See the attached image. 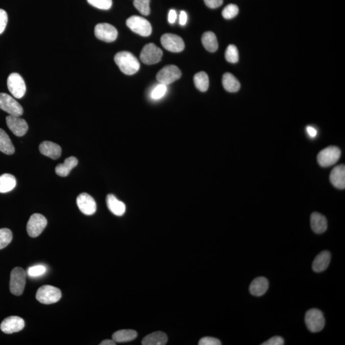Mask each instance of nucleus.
Here are the masks:
<instances>
[{"instance_id":"obj_14","label":"nucleus","mask_w":345,"mask_h":345,"mask_svg":"<svg viewBox=\"0 0 345 345\" xmlns=\"http://www.w3.org/2000/svg\"><path fill=\"white\" fill-rule=\"evenodd\" d=\"M79 209L83 214L86 215L94 214L97 210V205L95 200L90 195L83 192L77 198L76 200Z\"/></svg>"},{"instance_id":"obj_38","label":"nucleus","mask_w":345,"mask_h":345,"mask_svg":"<svg viewBox=\"0 0 345 345\" xmlns=\"http://www.w3.org/2000/svg\"><path fill=\"white\" fill-rule=\"evenodd\" d=\"M8 22V15L4 9H0V34H3Z\"/></svg>"},{"instance_id":"obj_6","label":"nucleus","mask_w":345,"mask_h":345,"mask_svg":"<svg viewBox=\"0 0 345 345\" xmlns=\"http://www.w3.org/2000/svg\"><path fill=\"white\" fill-rule=\"evenodd\" d=\"M305 323L308 329L312 332L321 331L325 326L324 314L318 309H311L306 312Z\"/></svg>"},{"instance_id":"obj_20","label":"nucleus","mask_w":345,"mask_h":345,"mask_svg":"<svg viewBox=\"0 0 345 345\" xmlns=\"http://www.w3.org/2000/svg\"><path fill=\"white\" fill-rule=\"evenodd\" d=\"M269 283L267 278L258 277L255 279L251 283L250 291L251 295L260 297L264 295L267 291Z\"/></svg>"},{"instance_id":"obj_33","label":"nucleus","mask_w":345,"mask_h":345,"mask_svg":"<svg viewBox=\"0 0 345 345\" xmlns=\"http://www.w3.org/2000/svg\"><path fill=\"white\" fill-rule=\"evenodd\" d=\"M151 0H134V6L143 16H149L151 13L150 8Z\"/></svg>"},{"instance_id":"obj_41","label":"nucleus","mask_w":345,"mask_h":345,"mask_svg":"<svg viewBox=\"0 0 345 345\" xmlns=\"http://www.w3.org/2000/svg\"><path fill=\"white\" fill-rule=\"evenodd\" d=\"M205 4L210 9H216L222 6L223 0H204Z\"/></svg>"},{"instance_id":"obj_23","label":"nucleus","mask_w":345,"mask_h":345,"mask_svg":"<svg viewBox=\"0 0 345 345\" xmlns=\"http://www.w3.org/2000/svg\"><path fill=\"white\" fill-rule=\"evenodd\" d=\"M78 160L75 157H70L65 160L63 164H59L55 168L58 176L65 177L69 175L71 170L77 166Z\"/></svg>"},{"instance_id":"obj_29","label":"nucleus","mask_w":345,"mask_h":345,"mask_svg":"<svg viewBox=\"0 0 345 345\" xmlns=\"http://www.w3.org/2000/svg\"><path fill=\"white\" fill-rule=\"evenodd\" d=\"M202 44L209 52L214 53L218 49V42L215 34L212 32L204 33L202 38Z\"/></svg>"},{"instance_id":"obj_45","label":"nucleus","mask_w":345,"mask_h":345,"mask_svg":"<svg viewBox=\"0 0 345 345\" xmlns=\"http://www.w3.org/2000/svg\"><path fill=\"white\" fill-rule=\"evenodd\" d=\"M101 345H115L116 342L113 339L104 340L100 343Z\"/></svg>"},{"instance_id":"obj_42","label":"nucleus","mask_w":345,"mask_h":345,"mask_svg":"<svg viewBox=\"0 0 345 345\" xmlns=\"http://www.w3.org/2000/svg\"><path fill=\"white\" fill-rule=\"evenodd\" d=\"M177 12L175 10H170L168 14V21L169 23L174 24L177 19Z\"/></svg>"},{"instance_id":"obj_32","label":"nucleus","mask_w":345,"mask_h":345,"mask_svg":"<svg viewBox=\"0 0 345 345\" xmlns=\"http://www.w3.org/2000/svg\"><path fill=\"white\" fill-rule=\"evenodd\" d=\"M225 58L228 62L236 63L239 60V55L237 47L235 45H228L225 52Z\"/></svg>"},{"instance_id":"obj_19","label":"nucleus","mask_w":345,"mask_h":345,"mask_svg":"<svg viewBox=\"0 0 345 345\" xmlns=\"http://www.w3.org/2000/svg\"><path fill=\"white\" fill-rule=\"evenodd\" d=\"M330 181L331 184L339 189L345 188V166L341 164L335 167L330 175Z\"/></svg>"},{"instance_id":"obj_5","label":"nucleus","mask_w":345,"mask_h":345,"mask_svg":"<svg viewBox=\"0 0 345 345\" xmlns=\"http://www.w3.org/2000/svg\"><path fill=\"white\" fill-rule=\"evenodd\" d=\"M7 87L11 94L16 98L24 97L27 91L23 78L18 73H12L7 79Z\"/></svg>"},{"instance_id":"obj_24","label":"nucleus","mask_w":345,"mask_h":345,"mask_svg":"<svg viewBox=\"0 0 345 345\" xmlns=\"http://www.w3.org/2000/svg\"><path fill=\"white\" fill-rule=\"evenodd\" d=\"M167 342L166 334L164 332L157 331L147 335L142 340L141 343L143 345H164Z\"/></svg>"},{"instance_id":"obj_26","label":"nucleus","mask_w":345,"mask_h":345,"mask_svg":"<svg viewBox=\"0 0 345 345\" xmlns=\"http://www.w3.org/2000/svg\"><path fill=\"white\" fill-rule=\"evenodd\" d=\"M16 179L12 175L6 174L0 176V192L6 193L16 186Z\"/></svg>"},{"instance_id":"obj_3","label":"nucleus","mask_w":345,"mask_h":345,"mask_svg":"<svg viewBox=\"0 0 345 345\" xmlns=\"http://www.w3.org/2000/svg\"><path fill=\"white\" fill-rule=\"evenodd\" d=\"M61 298L62 292L60 289L53 286H42L37 291V300L42 304H54L59 301Z\"/></svg>"},{"instance_id":"obj_16","label":"nucleus","mask_w":345,"mask_h":345,"mask_svg":"<svg viewBox=\"0 0 345 345\" xmlns=\"http://www.w3.org/2000/svg\"><path fill=\"white\" fill-rule=\"evenodd\" d=\"M6 122L10 130L17 136H24L29 129L27 121L19 116L13 115L7 116Z\"/></svg>"},{"instance_id":"obj_1","label":"nucleus","mask_w":345,"mask_h":345,"mask_svg":"<svg viewBox=\"0 0 345 345\" xmlns=\"http://www.w3.org/2000/svg\"><path fill=\"white\" fill-rule=\"evenodd\" d=\"M114 60L121 72L126 75H133L140 68L138 60L130 52H121L116 53Z\"/></svg>"},{"instance_id":"obj_10","label":"nucleus","mask_w":345,"mask_h":345,"mask_svg":"<svg viewBox=\"0 0 345 345\" xmlns=\"http://www.w3.org/2000/svg\"><path fill=\"white\" fill-rule=\"evenodd\" d=\"M181 76V71L177 66L169 65L162 68L157 73L156 78L159 83L167 85L178 80Z\"/></svg>"},{"instance_id":"obj_22","label":"nucleus","mask_w":345,"mask_h":345,"mask_svg":"<svg viewBox=\"0 0 345 345\" xmlns=\"http://www.w3.org/2000/svg\"><path fill=\"white\" fill-rule=\"evenodd\" d=\"M106 203L109 210L114 215L121 216L125 214L126 210V205L122 202L119 201L113 194H108L106 197Z\"/></svg>"},{"instance_id":"obj_7","label":"nucleus","mask_w":345,"mask_h":345,"mask_svg":"<svg viewBox=\"0 0 345 345\" xmlns=\"http://www.w3.org/2000/svg\"><path fill=\"white\" fill-rule=\"evenodd\" d=\"M0 109L10 115L21 116L23 114V108L12 96L7 93H0Z\"/></svg>"},{"instance_id":"obj_31","label":"nucleus","mask_w":345,"mask_h":345,"mask_svg":"<svg viewBox=\"0 0 345 345\" xmlns=\"http://www.w3.org/2000/svg\"><path fill=\"white\" fill-rule=\"evenodd\" d=\"M13 238L11 230L8 228L0 229V250L6 248L11 242Z\"/></svg>"},{"instance_id":"obj_39","label":"nucleus","mask_w":345,"mask_h":345,"mask_svg":"<svg viewBox=\"0 0 345 345\" xmlns=\"http://www.w3.org/2000/svg\"><path fill=\"white\" fill-rule=\"evenodd\" d=\"M199 345H220L221 342L219 339L212 337H204L200 340Z\"/></svg>"},{"instance_id":"obj_2","label":"nucleus","mask_w":345,"mask_h":345,"mask_svg":"<svg viewBox=\"0 0 345 345\" xmlns=\"http://www.w3.org/2000/svg\"><path fill=\"white\" fill-rule=\"evenodd\" d=\"M27 273L21 267H16L12 270L10 280V290L14 295L19 296L23 293L26 285Z\"/></svg>"},{"instance_id":"obj_44","label":"nucleus","mask_w":345,"mask_h":345,"mask_svg":"<svg viewBox=\"0 0 345 345\" xmlns=\"http://www.w3.org/2000/svg\"><path fill=\"white\" fill-rule=\"evenodd\" d=\"M307 133L309 134V136L311 137V138H314L317 135V131L315 128H314L313 127L308 126L306 128Z\"/></svg>"},{"instance_id":"obj_8","label":"nucleus","mask_w":345,"mask_h":345,"mask_svg":"<svg viewBox=\"0 0 345 345\" xmlns=\"http://www.w3.org/2000/svg\"><path fill=\"white\" fill-rule=\"evenodd\" d=\"M163 52L153 43L144 45L140 54L142 62L146 65H153L161 60Z\"/></svg>"},{"instance_id":"obj_17","label":"nucleus","mask_w":345,"mask_h":345,"mask_svg":"<svg viewBox=\"0 0 345 345\" xmlns=\"http://www.w3.org/2000/svg\"><path fill=\"white\" fill-rule=\"evenodd\" d=\"M39 151L44 156L54 160L59 158L62 154L61 147L57 143L49 141H43L40 144Z\"/></svg>"},{"instance_id":"obj_21","label":"nucleus","mask_w":345,"mask_h":345,"mask_svg":"<svg viewBox=\"0 0 345 345\" xmlns=\"http://www.w3.org/2000/svg\"><path fill=\"white\" fill-rule=\"evenodd\" d=\"M311 227L316 234H322L327 229V221L324 215L314 212L311 215Z\"/></svg>"},{"instance_id":"obj_30","label":"nucleus","mask_w":345,"mask_h":345,"mask_svg":"<svg viewBox=\"0 0 345 345\" xmlns=\"http://www.w3.org/2000/svg\"><path fill=\"white\" fill-rule=\"evenodd\" d=\"M194 83L197 89L200 92H206L209 87V76L205 72L197 73L194 77Z\"/></svg>"},{"instance_id":"obj_15","label":"nucleus","mask_w":345,"mask_h":345,"mask_svg":"<svg viewBox=\"0 0 345 345\" xmlns=\"http://www.w3.org/2000/svg\"><path fill=\"white\" fill-rule=\"evenodd\" d=\"M24 327V319L17 316L7 317L2 322L0 326L2 331L6 334H12L21 331Z\"/></svg>"},{"instance_id":"obj_43","label":"nucleus","mask_w":345,"mask_h":345,"mask_svg":"<svg viewBox=\"0 0 345 345\" xmlns=\"http://www.w3.org/2000/svg\"><path fill=\"white\" fill-rule=\"evenodd\" d=\"M180 24L182 26H184L186 24L187 21V16L186 12L181 11V14H180Z\"/></svg>"},{"instance_id":"obj_36","label":"nucleus","mask_w":345,"mask_h":345,"mask_svg":"<svg viewBox=\"0 0 345 345\" xmlns=\"http://www.w3.org/2000/svg\"><path fill=\"white\" fill-rule=\"evenodd\" d=\"M46 270L47 268L44 265H38L32 266V267H30L29 269H28L27 275H29L30 277H39V276L44 275L45 272H46Z\"/></svg>"},{"instance_id":"obj_35","label":"nucleus","mask_w":345,"mask_h":345,"mask_svg":"<svg viewBox=\"0 0 345 345\" xmlns=\"http://www.w3.org/2000/svg\"><path fill=\"white\" fill-rule=\"evenodd\" d=\"M238 13V7L235 4H230L225 7L222 12L224 18L230 19L234 18Z\"/></svg>"},{"instance_id":"obj_37","label":"nucleus","mask_w":345,"mask_h":345,"mask_svg":"<svg viewBox=\"0 0 345 345\" xmlns=\"http://www.w3.org/2000/svg\"><path fill=\"white\" fill-rule=\"evenodd\" d=\"M167 92V86L163 84L160 83L157 85L151 93V97L154 100H159L164 97Z\"/></svg>"},{"instance_id":"obj_28","label":"nucleus","mask_w":345,"mask_h":345,"mask_svg":"<svg viewBox=\"0 0 345 345\" xmlns=\"http://www.w3.org/2000/svg\"><path fill=\"white\" fill-rule=\"evenodd\" d=\"M0 151L7 155L14 153L15 149L8 134L2 129H0Z\"/></svg>"},{"instance_id":"obj_13","label":"nucleus","mask_w":345,"mask_h":345,"mask_svg":"<svg viewBox=\"0 0 345 345\" xmlns=\"http://www.w3.org/2000/svg\"><path fill=\"white\" fill-rule=\"evenodd\" d=\"M162 46L169 52L180 53L184 50L185 44L183 39L178 35L172 34H166L162 35L161 39Z\"/></svg>"},{"instance_id":"obj_25","label":"nucleus","mask_w":345,"mask_h":345,"mask_svg":"<svg viewBox=\"0 0 345 345\" xmlns=\"http://www.w3.org/2000/svg\"><path fill=\"white\" fill-rule=\"evenodd\" d=\"M223 85L226 90L232 93L238 92L240 88L239 81L231 73L223 75Z\"/></svg>"},{"instance_id":"obj_27","label":"nucleus","mask_w":345,"mask_h":345,"mask_svg":"<svg viewBox=\"0 0 345 345\" xmlns=\"http://www.w3.org/2000/svg\"><path fill=\"white\" fill-rule=\"evenodd\" d=\"M138 336L136 331L131 329L120 330L113 334V339L116 342H125L133 341Z\"/></svg>"},{"instance_id":"obj_4","label":"nucleus","mask_w":345,"mask_h":345,"mask_svg":"<svg viewBox=\"0 0 345 345\" xmlns=\"http://www.w3.org/2000/svg\"><path fill=\"white\" fill-rule=\"evenodd\" d=\"M126 24L132 31L141 36L148 37L152 34L151 24L143 17L137 16H131L127 20Z\"/></svg>"},{"instance_id":"obj_34","label":"nucleus","mask_w":345,"mask_h":345,"mask_svg":"<svg viewBox=\"0 0 345 345\" xmlns=\"http://www.w3.org/2000/svg\"><path fill=\"white\" fill-rule=\"evenodd\" d=\"M91 6L101 10H109L112 6V0H87Z\"/></svg>"},{"instance_id":"obj_12","label":"nucleus","mask_w":345,"mask_h":345,"mask_svg":"<svg viewBox=\"0 0 345 345\" xmlns=\"http://www.w3.org/2000/svg\"><path fill=\"white\" fill-rule=\"evenodd\" d=\"M95 35L98 39L106 42H112L117 39L118 31L113 25L100 23L95 28Z\"/></svg>"},{"instance_id":"obj_40","label":"nucleus","mask_w":345,"mask_h":345,"mask_svg":"<svg viewBox=\"0 0 345 345\" xmlns=\"http://www.w3.org/2000/svg\"><path fill=\"white\" fill-rule=\"evenodd\" d=\"M284 339L280 336H275L271 337L262 343V345H283L284 344Z\"/></svg>"},{"instance_id":"obj_9","label":"nucleus","mask_w":345,"mask_h":345,"mask_svg":"<svg viewBox=\"0 0 345 345\" xmlns=\"http://www.w3.org/2000/svg\"><path fill=\"white\" fill-rule=\"evenodd\" d=\"M341 151L336 146H329L322 151L317 157L319 165L329 167L336 164L341 156Z\"/></svg>"},{"instance_id":"obj_18","label":"nucleus","mask_w":345,"mask_h":345,"mask_svg":"<svg viewBox=\"0 0 345 345\" xmlns=\"http://www.w3.org/2000/svg\"><path fill=\"white\" fill-rule=\"evenodd\" d=\"M331 254L328 251H322L314 258L312 268L314 272L321 273L328 268L331 262Z\"/></svg>"},{"instance_id":"obj_11","label":"nucleus","mask_w":345,"mask_h":345,"mask_svg":"<svg viewBox=\"0 0 345 345\" xmlns=\"http://www.w3.org/2000/svg\"><path fill=\"white\" fill-rule=\"evenodd\" d=\"M47 221L44 215L34 214L30 217L27 223V232L30 237L35 238L39 236L46 227Z\"/></svg>"}]
</instances>
